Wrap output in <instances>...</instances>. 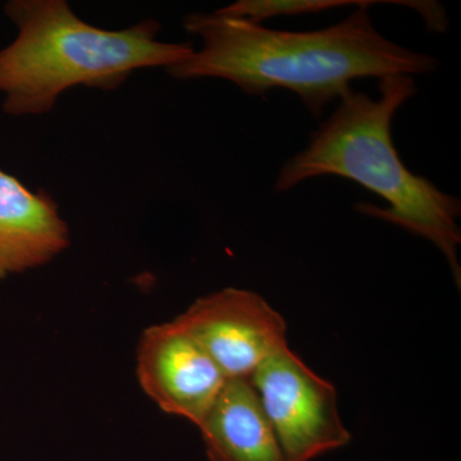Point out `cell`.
Masks as SVG:
<instances>
[{
	"instance_id": "1",
	"label": "cell",
	"mask_w": 461,
	"mask_h": 461,
	"mask_svg": "<svg viewBox=\"0 0 461 461\" xmlns=\"http://www.w3.org/2000/svg\"><path fill=\"white\" fill-rule=\"evenodd\" d=\"M187 32L202 39V50L167 68L177 80L222 78L247 95L293 91L309 113L321 117L333 100L351 91L360 78L426 75L438 62L384 38L373 23L369 8L314 32H280L262 23L218 14H190Z\"/></svg>"
},
{
	"instance_id": "2",
	"label": "cell",
	"mask_w": 461,
	"mask_h": 461,
	"mask_svg": "<svg viewBox=\"0 0 461 461\" xmlns=\"http://www.w3.org/2000/svg\"><path fill=\"white\" fill-rule=\"evenodd\" d=\"M378 91L377 99L354 90L342 96L306 148L282 167L275 191L287 193L321 176L357 182L387 202L384 208L360 203L357 211L429 240L445 257L460 287V199L403 165L391 135L396 112L415 95L417 84L412 76H387L379 80Z\"/></svg>"
},
{
	"instance_id": "3",
	"label": "cell",
	"mask_w": 461,
	"mask_h": 461,
	"mask_svg": "<svg viewBox=\"0 0 461 461\" xmlns=\"http://www.w3.org/2000/svg\"><path fill=\"white\" fill-rule=\"evenodd\" d=\"M5 14L18 32L0 50V93L3 111L16 117L47 113L72 87L118 89L138 69H167L195 51L190 42L158 41L157 21L99 29L65 0H11Z\"/></svg>"
},
{
	"instance_id": "4",
	"label": "cell",
	"mask_w": 461,
	"mask_h": 461,
	"mask_svg": "<svg viewBox=\"0 0 461 461\" xmlns=\"http://www.w3.org/2000/svg\"><path fill=\"white\" fill-rule=\"evenodd\" d=\"M249 382L287 461H313L350 442L335 386L288 345L260 364Z\"/></svg>"
},
{
	"instance_id": "5",
	"label": "cell",
	"mask_w": 461,
	"mask_h": 461,
	"mask_svg": "<svg viewBox=\"0 0 461 461\" xmlns=\"http://www.w3.org/2000/svg\"><path fill=\"white\" fill-rule=\"evenodd\" d=\"M196 339L227 381L249 379L287 346V324L262 295L226 287L199 297L175 318Z\"/></svg>"
},
{
	"instance_id": "6",
	"label": "cell",
	"mask_w": 461,
	"mask_h": 461,
	"mask_svg": "<svg viewBox=\"0 0 461 461\" xmlns=\"http://www.w3.org/2000/svg\"><path fill=\"white\" fill-rule=\"evenodd\" d=\"M136 375L145 395L166 414L199 427L227 378L196 339L175 320L142 332Z\"/></svg>"
},
{
	"instance_id": "7",
	"label": "cell",
	"mask_w": 461,
	"mask_h": 461,
	"mask_svg": "<svg viewBox=\"0 0 461 461\" xmlns=\"http://www.w3.org/2000/svg\"><path fill=\"white\" fill-rule=\"evenodd\" d=\"M69 242L56 200L0 168V280L45 266Z\"/></svg>"
},
{
	"instance_id": "8",
	"label": "cell",
	"mask_w": 461,
	"mask_h": 461,
	"mask_svg": "<svg viewBox=\"0 0 461 461\" xmlns=\"http://www.w3.org/2000/svg\"><path fill=\"white\" fill-rule=\"evenodd\" d=\"M198 429L209 461H287L249 379L227 381Z\"/></svg>"
},
{
	"instance_id": "9",
	"label": "cell",
	"mask_w": 461,
	"mask_h": 461,
	"mask_svg": "<svg viewBox=\"0 0 461 461\" xmlns=\"http://www.w3.org/2000/svg\"><path fill=\"white\" fill-rule=\"evenodd\" d=\"M400 5L417 11L426 21L427 26L438 23L442 7L437 2L424 0H239L226 7L217 9L218 14L226 16L244 18L251 23H262L272 17L302 16V14H320L329 9L350 7H371L372 5Z\"/></svg>"
}]
</instances>
